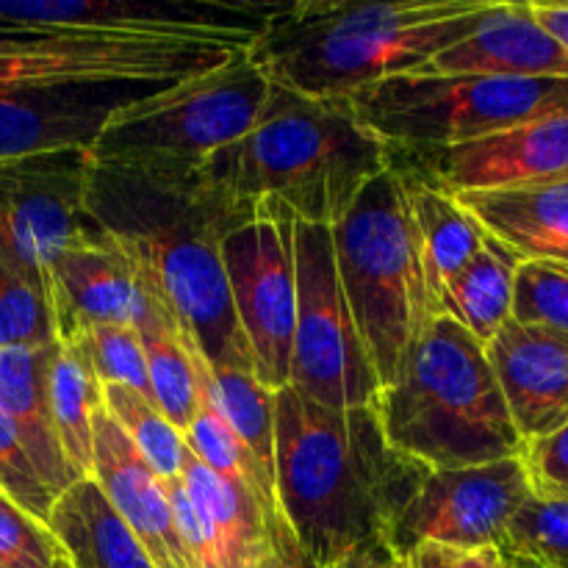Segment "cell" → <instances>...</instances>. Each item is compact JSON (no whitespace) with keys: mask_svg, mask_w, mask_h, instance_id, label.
I'll list each match as a JSON object with an SVG mask.
<instances>
[{"mask_svg":"<svg viewBox=\"0 0 568 568\" xmlns=\"http://www.w3.org/2000/svg\"><path fill=\"white\" fill-rule=\"evenodd\" d=\"M499 552H516L544 568H568V497H536L516 514Z\"/></svg>","mask_w":568,"mask_h":568,"instance_id":"obj_32","label":"cell"},{"mask_svg":"<svg viewBox=\"0 0 568 568\" xmlns=\"http://www.w3.org/2000/svg\"><path fill=\"white\" fill-rule=\"evenodd\" d=\"M87 222L111 239L153 288L209 366H253L227 288L222 242L255 209L231 203L197 170L98 164L87 186Z\"/></svg>","mask_w":568,"mask_h":568,"instance_id":"obj_1","label":"cell"},{"mask_svg":"<svg viewBox=\"0 0 568 568\" xmlns=\"http://www.w3.org/2000/svg\"><path fill=\"white\" fill-rule=\"evenodd\" d=\"M87 150L0 161V253L48 292L50 266L89 231Z\"/></svg>","mask_w":568,"mask_h":568,"instance_id":"obj_12","label":"cell"},{"mask_svg":"<svg viewBox=\"0 0 568 568\" xmlns=\"http://www.w3.org/2000/svg\"><path fill=\"white\" fill-rule=\"evenodd\" d=\"M181 480L214 532L220 568H261L270 555V525L275 519L264 503L250 488L214 475L189 449Z\"/></svg>","mask_w":568,"mask_h":568,"instance_id":"obj_22","label":"cell"},{"mask_svg":"<svg viewBox=\"0 0 568 568\" xmlns=\"http://www.w3.org/2000/svg\"><path fill=\"white\" fill-rule=\"evenodd\" d=\"M392 552L386 549L383 541L364 544V547H355L353 552L344 555L336 566L331 568H388L392 566Z\"/></svg>","mask_w":568,"mask_h":568,"instance_id":"obj_41","label":"cell"},{"mask_svg":"<svg viewBox=\"0 0 568 568\" xmlns=\"http://www.w3.org/2000/svg\"><path fill=\"white\" fill-rule=\"evenodd\" d=\"M105 503L116 510L159 568H192L178 536L166 483L136 453L131 438L100 408L92 427V475Z\"/></svg>","mask_w":568,"mask_h":568,"instance_id":"obj_17","label":"cell"},{"mask_svg":"<svg viewBox=\"0 0 568 568\" xmlns=\"http://www.w3.org/2000/svg\"><path fill=\"white\" fill-rule=\"evenodd\" d=\"M392 166L455 197L558 181L568 178V111L458 148L392 155Z\"/></svg>","mask_w":568,"mask_h":568,"instance_id":"obj_13","label":"cell"},{"mask_svg":"<svg viewBox=\"0 0 568 568\" xmlns=\"http://www.w3.org/2000/svg\"><path fill=\"white\" fill-rule=\"evenodd\" d=\"M294 222L286 205L264 200L222 242L233 311L253 355L255 377L270 392L286 388L292 369L297 314Z\"/></svg>","mask_w":568,"mask_h":568,"instance_id":"obj_10","label":"cell"},{"mask_svg":"<svg viewBox=\"0 0 568 568\" xmlns=\"http://www.w3.org/2000/svg\"><path fill=\"white\" fill-rule=\"evenodd\" d=\"M338 281L381 388L397 383L422 331L442 316L397 170L372 178L331 227Z\"/></svg>","mask_w":568,"mask_h":568,"instance_id":"obj_6","label":"cell"},{"mask_svg":"<svg viewBox=\"0 0 568 568\" xmlns=\"http://www.w3.org/2000/svg\"><path fill=\"white\" fill-rule=\"evenodd\" d=\"M164 87L67 83L0 92V161L87 150L92 153L111 116L131 100Z\"/></svg>","mask_w":568,"mask_h":568,"instance_id":"obj_15","label":"cell"},{"mask_svg":"<svg viewBox=\"0 0 568 568\" xmlns=\"http://www.w3.org/2000/svg\"><path fill=\"white\" fill-rule=\"evenodd\" d=\"M408 568H503L499 549H453L425 544L405 558Z\"/></svg>","mask_w":568,"mask_h":568,"instance_id":"obj_38","label":"cell"},{"mask_svg":"<svg viewBox=\"0 0 568 568\" xmlns=\"http://www.w3.org/2000/svg\"><path fill=\"white\" fill-rule=\"evenodd\" d=\"M139 305L133 314V331L142 342L144 364H148L150 392L161 414L181 433H186L194 410H197L200 383L194 375L192 338L183 333L164 300L139 281Z\"/></svg>","mask_w":568,"mask_h":568,"instance_id":"obj_24","label":"cell"},{"mask_svg":"<svg viewBox=\"0 0 568 568\" xmlns=\"http://www.w3.org/2000/svg\"><path fill=\"white\" fill-rule=\"evenodd\" d=\"M297 314L288 388L325 408H366L381 394L336 270L331 227L294 222Z\"/></svg>","mask_w":568,"mask_h":568,"instance_id":"obj_9","label":"cell"},{"mask_svg":"<svg viewBox=\"0 0 568 568\" xmlns=\"http://www.w3.org/2000/svg\"><path fill=\"white\" fill-rule=\"evenodd\" d=\"M532 17L541 22L544 31L568 53V3H538L530 0Z\"/></svg>","mask_w":568,"mask_h":568,"instance_id":"obj_40","label":"cell"},{"mask_svg":"<svg viewBox=\"0 0 568 568\" xmlns=\"http://www.w3.org/2000/svg\"><path fill=\"white\" fill-rule=\"evenodd\" d=\"M270 81L247 50L225 64L122 105L92 148L98 164L200 170L253 128Z\"/></svg>","mask_w":568,"mask_h":568,"instance_id":"obj_8","label":"cell"},{"mask_svg":"<svg viewBox=\"0 0 568 568\" xmlns=\"http://www.w3.org/2000/svg\"><path fill=\"white\" fill-rule=\"evenodd\" d=\"M0 568H6V566H3V564H0Z\"/></svg>","mask_w":568,"mask_h":568,"instance_id":"obj_44","label":"cell"},{"mask_svg":"<svg viewBox=\"0 0 568 568\" xmlns=\"http://www.w3.org/2000/svg\"><path fill=\"white\" fill-rule=\"evenodd\" d=\"M192 361H194V375L200 383V397H197V410H194L192 422H189L186 433H183V442L186 449L200 460L203 466H209L214 475L225 477V480L236 483V486L250 488L255 497L264 503V508L272 516L281 514L277 508V491L275 480L266 475L258 466V460L250 455V449L239 442L236 433L231 430V425L225 422L222 410L216 408L214 397L209 394V386L203 381V353L197 349V344L192 342Z\"/></svg>","mask_w":568,"mask_h":568,"instance_id":"obj_28","label":"cell"},{"mask_svg":"<svg viewBox=\"0 0 568 568\" xmlns=\"http://www.w3.org/2000/svg\"><path fill=\"white\" fill-rule=\"evenodd\" d=\"M270 555L264 558L261 568H331V566H322L300 547V541L294 538L292 527L286 525L283 516H275L270 525Z\"/></svg>","mask_w":568,"mask_h":568,"instance_id":"obj_39","label":"cell"},{"mask_svg":"<svg viewBox=\"0 0 568 568\" xmlns=\"http://www.w3.org/2000/svg\"><path fill=\"white\" fill-rule=\"evenodd\" d=\"M427 471L386 442L372 405L325 408L275 392L277 508L316 564L386 541Z\"/></svg>","mask_w":568,"mask_h":568,"instance_id":"obj_2","label":"cell"},{"mask_svg":"<svg viewBox=\"0 0 568 568\" xmlns=\"http://www.w3.org/2000/svg\"><path fill=\"white\" fill-rule=\"evenodd\" d=\"M521 460L536 497H568V425L525 444Z\"/></svg>","mask_w":568,"mask_h":568,"instance_id":"obj_37","label":"cell"},{"mask_svg":"<svg viewBox=\"0 0 568 568\" xmlns=\"http://www.w3.org/2000/svg\"><path fill=\"white\" fill-rule=\"evenodd\" d=\"M388 155L458 148L568 111V78L447 75L414 70L349 98Z\"/></svg>","mask_w":568,"mask_h":568,"instance_id":"obj_7","label":"cell"},{"mask_svg":"<svg viewBox=\"0 0 568 568\" xmlns=\"http://www.w3.org/2000/svg\"><path fill=\"white\" fill-rule=\"evenodd\" d=\"M422 70L447 75L568 78V53L532 17L530 3L491 0L475 28Z\"/></svg>","mask_w":568,"mask_h":568,"instance_id":"obj_19","label":"cell"},{"mask_svg":"<svg viewBox=\"0 0 568 568\" xmlns=\"http://www.w3.org/2000/svg\"><path fill=\"white\" fill-rule=\"evenodd\" d=\"M103 408L161 480L172 483L181 477L186 442L153 399L125 386H103Z\"/></svg>","mask_w":568,"mask_h":568,"instance_id":"obj_30","label":"cell"},{"mask_svg":"<svg viewBox=\"0 0 568 568\" xmlns=\"http://www.w3.org/2000/svg\"><path fill=\"white\" fill-rule=\"evenodd\" d=\"M388 568H408V564H405V560H392V566Z\"/></svg>","mask_w":568,"mask_h":568,"instance_id":"obj_43","label":"cell"},{"mask_svg":"<svg viewBox=\"0 0 568 568\" xmlns=\"http://www.w3.org/2000/svg\"><path fill=\"white\" fill-rule=\"evenodd\" d=\"M510 320L568 338V266L521 261Z\"/></svg>","mask_w":568,"mask_h":568,"instance_id":"obj_33","label":"cell"},{"mask_svg":"<svg viewBox=\"0 0 568 568\" xmlns=\"http://www.w3.org/2000/svg\"><path fill=\"white\" fill-rule=\"evenodd\" d=\"M486 355L521 442L568 425V338L508 320Z\"/></svg>","mask_w":568,"mask_h":568,"instance_id":"obj_18","label":"cell"},{"mask_svg":"<svg viewBox=\"0 0 568 568\" xmlns=\"http://www.w3.org/2000/svg\"><path fill=\"white\" fill-rule=\"evenodd\" d=\"M55 342L42 347L0 349V410L14 427L22 449L44 486L61 497L81 477L61 449L48 392V372Z\"/></svg>","mask_w":568,"mask_h":568,"instance_id":"obj_21","label":"cell"},{"mask_svg":"<svg viewBox=\"0 0 568 568\" xmlns=\"http://www.w3.org/2000/svg\"><path fill=\"white\" fill-rule=\"evenodd\" d=\"M491 0H297L275 14L247 59L275 87L305 98H353L422 70L475 28Z\"/></svg>","mask_w":568,"mask_h":568,"instance_id":"obj_3","label":"cell"},{"mask_svg":"<svg viewBox=\"0 0 568 568\" xmlns=\"http://www.w3.org/2000/svg\"><path fill=\"white\" fill-rule=\"evenodd\" d=\"M55 342L48 292L37 277L0 253V349Z\"/></svg>","mask_w":568,"mask_h":568,"instance_id":"obj_31","label":"cell"},{"mask_svg":"<svg viewBox=\"0 0 568 568\" xmlns=\"http://www.w3.org/2000/svg\"><path fill=\"white\" fill-rule=\"evenodd\" d=\"M392 166L349 98H305L270 83L253 128L203 161L200 181L231 203L286 205L294 220L333 227L361 189Z\"/></svg>","mask_w":568,"mask_h":568,"instance_id":"obj_4","label":"cell"},{"mask_svg":"<svg viewBox=\"0 0 568 568\" xmlns=\"http://www.w3.org/2000/svg\"><path fill=\"white\" fill-rule=\"evenodd\" d=\"M399 178L405 183L410 220H414L416 236H419L427 286H430L433 300H436L438 311H442L444 288L469 264V258L483 247L488 233L460 205L458 197L408 175V172H399Z\"/></svg>","mask_w":568,"mask_h":568,"instance_id":"obj_25","label":"cell"},{"mask_svg":"<svg viewBox=\"0 0 568 568\" xmlns=\"http://www.w3.org/2000/svg\"><path fill=\"white\" fill-rule=\"evenodd\" d=\"M48 527L70 568H159L89 477L55 499Z\"/></svg>","mask_w":568,"mask_h":568,"instance_id":"obj_23","label":"cell"},{"mask_svg":"<svg viewBox=\"0 0 568 568\" xmlns=\"http://www.w3.org/2000/svg\"><path fill=\"white\" fill-rule=\"evenodd\" d=\"M200 372L231 430L275 480V392L255 377L253 366H209L203 358Z\"/></svg>","mask_w":568,"mask_h":568,"instance_id":"obj_29","label":"cell"},{"mask_svg":"<svg viewBox=\"0 0 568 568\" xmlns=\"http://www.w3.org/2000/svg\"><path fill=\"white\" fill-rule=\"evenodd\" d=\"M458 200L519 261L568 266V178L458 194Z\"/></svg>","mask_w":568,"mask_h":568,"instance_id":"obj_20","label":"cell"},{"mask_svg":"<svg viewBox=\"0 0 568 568\" xmlns=\"http://www.w3.org/2000/svg\"><path fill=\"white\" fill-rule=\"evenodd\" d=\"M92 364L100 386H125L153 399L142 342L133 325H98L75 342Z\"/></svg>","mask_w":568,"mask_h":568,"instance_id":"obj_34","label":"cell"},{"mask_svg":"<svg viewBox=\"0 0 568 568\" xmlns=\"http://www.w3.org/2000/svg\"><path fill=\"white\" fill-rule=\"evenodd\" d=\"M503 568H544V566H538L536 560L530 558H521V555L516 552H503Z\"/></svg>","mask_w":568,"mask_h":568,"instance_id":"obj_42","label":"cell"},{"mask_svg":"<svg viewBox=\"0 0 568 568\" xmlns=\"http://www.w3.org/2000/svg\"><path fill=\"white\" fill-rule=\"evenodd\" d=\"M0 494L44 525H48L50 508L59 499L37 475L3 410H0Z\"/></svg>","mask_w":568,"mask_h":568,"instance_id":"obj_36","label":"cell"},{"mask_svg":"<svg viewBox=\"0 0 568 568\" xmlns=\"http://www.w3.org/2000/svg\"><path fill=\"white\" fill-rule=\"evenodd\" d=\"M383 436L425 469H469L521 458L486 347L442 314L422 331L397 383L375 399Z\"/></svg>","mask_w":568,"mask_h":568,"instance_id":"obj_5","label":"cell"},{"mask_svg":"<svg viewBox=\"0 0 568 568\" xmlns=\"http://www.w3.org/2000/svg\"><path fill=\"white\" fill-rule=\"evenodd\" d=\"M50 408L61 449L81 480L92 475L94 414L103 408V386L81 347L55 342L48 372Z\"/></svg>","mask_w":568,"mask_h":568,"instance_id":"obj_27","label":"cell"},{"mask_svg":"<svg viewBox=\"0 0 568 568\" xmlns=\"http://www.w3.org/2000/svg\"><path fill=\"white\" fill-rule=\"evenodd\" d=\"M530 497L532 486L521 458L427 471L383 544L394 560H405L425 544L505 549L510 521Z\"/></svg>","mask_w":568,"mask_h":568,"instance_id":"obj_11","label":"cell"},{"mask_svg":"<svg viewBox=\"0 0 568 568\" xmlns=\"http://www.w3.org/2000/svg\"><path fill=\"white\" fill-rule=\"evenodd\" d=\"M519 264L521 261L503 242L486 236V242L471 255L469 264L444 288L442 311L453 316L464 331H469L483 347L510 320L514 281Z\"/></svg>","mask_w":568,"mask_h":568,"instance_id":"obj_26","label":"cell"},{"mask_svg":"<svg viewBox=\"0 0 568 568\" xmlns=\"http://www.w3.org/2000/svg\"><path fill=\"white\" fill-rule=\"evenodd\" d=\"M281 3L214 0H0V31H247Z\"/></svg>","mask_w":568,"mask_h":568,"instance_id":"obj_14","label":"cell"},{"mask_svg":"<svg viewBox=\"0 0 568 568\" xmlns=\"http://www.w3.org/2000/svg\"><path fill=\"white\" fill-rule=\"evenodd\" d=\"M0 564L6 568H70L50 527L0 494Z\"/></svg>","mask_w":568,"mask_h":568,"instance_id":"obj_35","label":"cell"},{"mask_svg":"<svg viewBox=\"0 0 568 568\" xmlns=\"http://www.w3.org/2000/svg\"><path fill=\"white\" fill-rule=\"evenodd\" d=\"M139 292V277L125 255L89 225L50 266L48 303L55 342L75 344L98 325H133Z\"/></svg>","mask_w":568,"mask_h":568,"instance_id":"obj_16","label":"cell"}]
</instances>
